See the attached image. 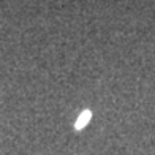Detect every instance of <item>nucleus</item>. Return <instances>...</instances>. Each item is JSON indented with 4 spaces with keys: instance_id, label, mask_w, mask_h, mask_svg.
<instances>
[{
    "instance_id": "obj_1",
    "label": "nucleus",
    "mask_w": 155,
    "mask_h": 155,
    "mask_svg": "<svg viewBox=\"0 0 155 155\" xmlns=\"http://www.w3.org/2000/svg\"><path fill=\"white\" fill-rule=\"evenodd\" d=\"M87 119H89V112L82 114V116H81V119H79V122H78V127H81L82 124H86V122H87Z\"/></svg>"
}]
</instances>
